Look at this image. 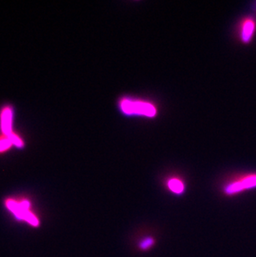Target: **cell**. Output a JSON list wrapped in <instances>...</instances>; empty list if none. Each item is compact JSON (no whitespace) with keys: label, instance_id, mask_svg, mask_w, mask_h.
I'll return each mask as SVG.
<instances>
[{"label":"cell","instance_id":"cell-1","mask_svg":"<svg viewBox=\"0 0 256 257\" xmlns=\"http://www.w3.org/2000/svg\"><path fill=\"white\" fill-rule=\"evenodd\" d=\"M5 206L17 221H25L33 227L40 226L39 218L32 211L31 201L29 199L9 197L5 199Z\"/></svg>","mask_w":256,"mask_h":257},{"label":"cell","instance_id":"cell-3","mask_svg":"<svg viewBox=\"0 0 256 257\" xmlns=\"http://www.w3.org/2000/svg\"><path fill=\"white\" fill-rule=\"evenodd\" d=\"M254 188H256V173H250L227 182L223 187V192L230 197Z\"/></svg>","mask_w":256,"mask_h":257},{"label":"cell","instance_id":"cell-2","mask_svg":"<svg viewBox=\"0 0 256 257\" xmlns=\"http://www.w3.org/2000/svg\"><path fill=\"white\" fill-rule=\"evenodd\" d=\"M121 112L126 116H145L153 118L157 115V108L153 102L132 97H122L118 102Z\"/></svg>","mask_w":256,"mask_h":257},{"label":"cell","instance_id":"cell-4","mask_svg":"<svg viewBox=\"0 0 256 257\" xmlns=\"http://www.w3.org/2000/svg\"><path fill=\"white\" fill-rule=\"evenodd\" d=\"M15 109L11 104H5L0 108V133L10 136L14 133Z\"/></svg>","mask_w":256,"mask_h":257},{"label":"cell","instance_id":"cell-7","mask_svg":"<svg viewBox=\"0 0 256 257\" xmlns=\"http://www.w3.org/2000/svg\"><path fill=\"white\" fill-rule=\"evenodd\" d=\"M156 244V240L153 236H146L138 242V248L142 251H148L151 250Z\"/></svg>","mask_w":256,"mask_h":257},{"label":"cell","instance_id":"cell-5","mask_svg":"<svg viewBox=\"0 0 256 257\" xmlns=\"http://www.w3.org/2000/svg\"><path fill=\"white\" fill-rule=\"evenodd\" d=\"M256 30L255 20L251 17H247L242 20L239 26V37L244 44L251 41Z\"/></svg>","mask_w":256,"mask_h":257},{"label":"cell","instance_id":"cell-9","mask_svg":"<svg viewBox=\"0 0 256 257\" xmlns=\"http://www.w3.org/2000/svg\"><path fill=\"white\" fill-rule=\"evenodd\" d=\"M8 137L10 138L15 148H18V149H24L25 148V140L22 137L20 136V134L14 132L12 134H10V136Z\"/></svg>","mask_w":256,"mask_h":257},{"label":"cell","instance_id":"cell-8","mask_svg":"<svg viewBox=\"0 0 256 257\" xmlns=\"http://www.w3.org/2000/svg\"><path fill=\"white\" fill-rule=\"evenodd\" d=\"M14 147L9 137L0 133V154L6 153Z\"/></svg>","mask_w":256,"mask_h":257},{"label":"cell","instance_id":"cell-6","mask_svg":"<svg viewBox=\"0 0 256 257\" xmlns=\"http://www.w3.org/2000/svg\"><path fill=\"white\" fill-rule=\"evenodd\" d=\"M166 187L172 194L181 196L186 191V185L182 180L178 177H171L167 180Z\"/></svg>","mask_w":256,"mask_h":257}]
</instances>
